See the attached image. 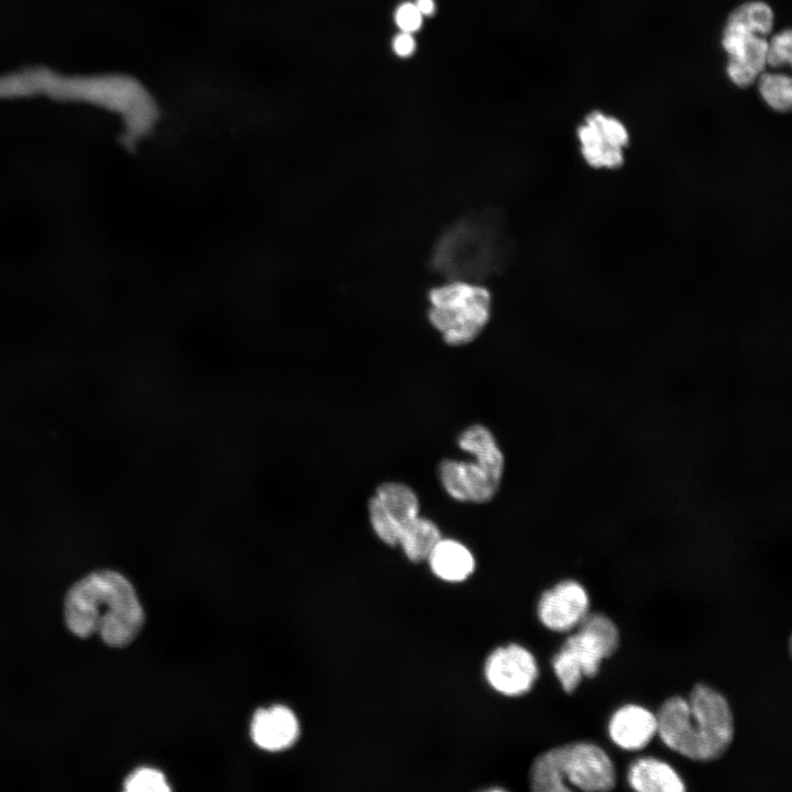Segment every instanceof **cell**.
Returning a JSON list of instances; mask_svg holds the SVG:
<instances>
[{
  "label": "cell",
  "instance_id": "6da1fadb",
  "mask_svg": "<svg viewBox=\"0 0 792 792\" xmlns=\"http://www.w3.org/2000/svg\"><path fill=\"white\" fill-rule=\"evenodd\" d=\"M44 95L61 101L87 102L119 114L130 139L147 134L160 117L156 100L136 78L125 74L62 75L30 66L0 75V99Z\"/></svg>",
  "mask_w": 792,
  "mask_h": 792
},
{
  "label": "cell",
  "instance_id": "5b68a950",
  "mask_svg": "<svg viewBox=\"0 0 792 792\" xmlns=\"http://www.w3.org/2000/svg\"><path fill=\"white\" fill-rule=\"evenodd\" d=\"M428 317L431 324L451 345L473 341L491 315V295L483 286L453 280L429 293Z\"/></svg>",
  "mask_w": 792,
  "mask_h": 792
},
{
  "label": "cell",
  "instance_id": "cb8c5ba5",
  "mask_svg": "<svg viewBox=\"0 0 792 792\" xmlns=\"http://www.w3.org/2000/svg\"><path fill=\"white\" fill-rule=\"evenodd\" d=\"M393 52L403 58L411 56L416 51V41L413 34L399 32L392 41Z\"/></svg>",
  "mask_w": 792,
  "mask_h": 792
},
{
  "label": "cell",
  "instance_id": "3957f363",
  "mask_svg": "<svg viewBox=\"0 0 792 792\" xmlns=\"http://www.w3.org/2000/svg\"><path fill=\"white\" fill-rule=\"evenodd\" d=\"M657 734L671 750L694 761L724 755L734 738V716L726 697L698 683L689 697L671 696L659 708Z\"/></svg>",
  "mask_w": 792,
  "mask_h": 792
},
{
  "label": "cell",
  "instance_id": "ba28073f",
  "mask_svg": "<svg viewBox=\"0 0 792 792\" xmlns=\"http://www.w3.org/2000/svg\"><path fill=\"white\" fill-rule=\"evenodd\" d=\"M484 674L488 684L504 695L528 692L538 676L532 653L517 644L499 647L486 658Z\"/></svg>",
  "mask_w": 792,
  "mask_h": 792
},
{
  "label": "cell",
  "instance_id": "9c48e42d",
  "mask_svg": "<svg viewBox=\"0 0 792 792\" xmlns=\"http://www.w3.org/2000/svg\"><path fill=\"white\" fill-rule=\"evenodd\" d=\"M585 161L593 167L616 168L624 162L628 133L620 121L600 111L590 113L578 130Z\"/></svg>",
  "mask_w": 792,
  "mask_h": 792
},
{
  "label": "cell",
  "instance_id": "30bf717a",
  "mask_svg": "<svg viewBox=\"0 0 792 792\" xmlns=\"http://www.w3.org/2000/svg\"><path fill=\"white\" fill-rule=\"evenodd\" d=\"M590 606L586 590L576 581L566 580L543 592L537 613L541 624L553 631H568L584 618Z\"/></svg>",
  "mask_w": 792,
  "mask_h": 792
},
{
  "label": "cell",
  "instance_id": "44dd1931",
  "mask_svg": "<svg viewBox=\"0 0 792 792\" xmlns=\"http://www.w3.org/2000/svg\"><path fill=\"white\" fill-rule=\"evenodd\" d=\"M124 790L129 792H162L170 788L164 774L153 768H139L124 780Z\"/></svg>",
  "mask_w": 792,
  "mask_h": 792
},
{
  "label": "cell",
  "instance_id": "277c9868",
  "mask_svg": "<svg viewBox=\"0 0 792 792\" xmlns=\"http://www.w3.org/2000/svg\"><path fill=\"white\" fill-rule=\"evenodd\" d=\"M529 782L536 792L609 791L616 785V771L600 746L578 741L539 755L531 765Z\"/></svg>",
  "mask_w": 792,
  "mask_h": 792
},
{
  "label": "cell",
  "instance_id": "2e32d148",
  "mask_svg": "<svg viewBox=\"0 0 792 792\" xmlns=\"http://www.w3.org/2000/svg\"><path fill=\"white\" fill-rule=\"evenodd\" d=\"M430 569L439 579L448 582L466 580L474 571L471 551L453 539H440L427 558Z\"/></svg>",
  "mask_w": 792,
  "mask_h": 792
},
{
  "label": "cell",
  "instance_id": "d6986e66",
  "mask_svg": "<svg viewBox=\"0 0 792 792\" xmlns=\"http://www.w3.org/2000/svg\"><path fill=\"white\" fill-rule=\"evenodd\" d=\"M773 25V12L762 1L746 2L737 7L728 16L726 28L765 36Z\"/></svg>",
  "mask_w": 792,
  "mask_h": 792
},
{
  "label": "cell",
  "instance_id": "d4e9b609",
  "mask_svg": "<svg viewBox=\"0 0 792 792\" xmlns=\"http://www.w3.org/2000/svg\"><path fill=\"white\" fill-rule=\"evenodd\" d=\"M414 4L422 16H431L436 12L435 0H415Z\"/></svg>",
  "mask_w": 792,
  "mask_h": 792
},
{
  "label": "cell",
  "instance_id": "52a82bcc",
  "mask_svg": "<svg viewBox=\"0 0 792 792\" xmlns=\"http://www.w3.org/2000/svg\"><path fill=\"white\" fill-rule=\"evenodd\" d=\"M419 503L405 484H381L369 502L370 521L376 536L386 544L397 546L402 527L418 516Z\"/></svg>",
  "mask_w": 792,
  "mask_h": 792
},
{
  "label": "cell",
  "instance_id": "8992f818",
  "mask_svg": "<svg viewBox=\"0 0 792 792\" xmlns=\"http://www.w3.org/2000/svg\"><path fill=\"white\" fill-rule=\"evenodd\" d=\"M579 630L569 636L562 649L574 660L583 676L593 678L602 661L613 656L619 646V632L614 622L601 613L586 614Z\"/></svg>",
  "mask_w": 792,
  "mask_h": 792
},
{
  "label": "cell",
  "instance_id": "8fae6325",
  "mask_svg": "<svg viewBox=\"0 0 792 792\" xmlns=\"http://www.w3.org/2000/svg\"><path fill=\"white\" fill-rule=\"evenodd\" d=\"M722 44L728 55L730 80L743 88L752 85L767 65L766 38L725 26Z\"/></svg>",
  "mask_w": 792,
  "mask_h": 792
},
{
  "label": "cell",
  "instance_id": "ac0fdd59",
  "mask_svg": "<svg viewBox=\"0 0 792 792\" xmlns=\"http://www.w3.org/2000/svg\"><path fill=\"white\" fill-rule=\"evenodd\" d=\"M441 539L438 526L419 515L406 522L399 532L398 543L413 562L427 560L435 544Z\"/></svg>",
  "mask_w": 792,
  "mask_h": 792
},
{
  "label": "cell",
  "instance_id": "4fadbf2b",
  "mask_svg": "<svg viewBox=\"0 0 792 792\" xmlns=\"http://www.w3.org/2000/svg\"><path fill=\"white\" fill-rule=\"evenodd\" d=\"M608 734L622 749H642L657 734V716L644 706L624 705L610 717Z\"/></svg>",
  "mask_w": 792,
  "mask_h": 792
},
{
  "label": "cell",
  "instance_id": "7402d4cb",
  "mask_svg": "<svg viewBox=\"0 0 792 792\" xmlns=\"http://www.w3.org/2000/svg\"><path fill=\"white\" fill-rule=\"evenodd\" d=\"M791 31L784 30L772 36L767 47V64L780 67L791 64Z\"/></svg>",
  "mask_w": 792,
  "mask_h": 792
},
{
  "label": "cell",
  "instance_id": "603a6c76",
  "mask_svg": "<svg viewBox=\"0 0 792 792\" xmlns=\"http://www.w3.org/2000/svg\"><path fill=\"white\" fill-rule=\"evenodd\" d=\"M424 16L414 2H403L397 7L394 20L400 32L414 34L420 30Z\"/></svg>",
  "mask_w": 792,
  "mask_h": 792
},
{
  "label": "cell",
  "instance_id": "5bb4252c",
  "mask_svg": "<svg viewBox=\"0 0 792 792\" xmlns=\"http://www.w3.org/2000/svg\"><path fill=\"white\" fill-rule=\"evenodd\" d=\"M298 735V721L285 706L263 708L253 716L251 736L262 749L270 751L286 749L297 740Z\"/></svg>",
  "mask_w": 792,
  "mask_h": 792
},
{
  "label": "cell",
  "instance_id": "ffe728a7",
  "mask_svg": "<svg viewBox=\"0 0 792 792\" xmlns=\"http://www.w3.org/2000/svg\"><path fill=\"white\" fill-rule=\"evenodd\" d=\"M759 91L763 100L779 112L790 110L792 102L791 78L783 74L763 73L759 77Z\"/></svg>",
  "mask_w": 792,
  "mask_h": 792
},
{
  "label": "cell",
  "instance_id": "7c38bea8",
  "mask_svg": "<svg viewBox=\"0 0 792 792\" xmlns=\"http://www.w3.org/2000/svg\"><path fill=\"white\" fill-rule=\"evenodd\" d=\"M440 480L447 493L461 502L491 501L501 484L497 477L479 462L444 460L440 464Z\"/></svg>",
  "mask_w": 792,
  "mask_h": 792
},
{
  "label": "cell",
  "instance_id": "e0dca14e",
  "mask_svg": "<svg viewBox=\"0 0 792 792\" xmlns=\"http://www.w3.org/2000/svg\"><path fill=\"white\" fill-rule=\"evenodd\" d=\"M459 447L472 454L475 461L491 473L502 479L504 457L492 432L482 425L465 429L458 439Z\"/></svg>",
  "mask_w": 792,
  "mask_h": 792
},
{
  "label": "cell",
  "instance_id": "9a60e30c",
  "mask_svg": "<svg viewBox=\"0 0 792 792\" xmlns=\"http://www.w3.org/2000/svg\"><path fill=\"white\" fill-rule=\"evenodd\" d=\"M631 789L640 792H682L685 785L679 773L667 762L652 757L635 760L627 772Z\"/></svg>",
  "mask_w": 792,
  "mask_h": 792
},
{
  "label": "cell",
  "instance_id": "7a4b0ae2",
  "mask_svg": "<svg viewBox=\"0 0 792 792\" xmlns=\"http://www.w3.org/2000/svg\"><path fill=\"white\" fill-rule=\"evenodd\" d=\"M64 616L77 637L98 635L114 648L132 642L144 623L134 587L125 576L110 570L92 572L76 582L65 596Z\"/></svg>",
  "mask_w": 792,
  "mask_h": 792
}]
</instances>
